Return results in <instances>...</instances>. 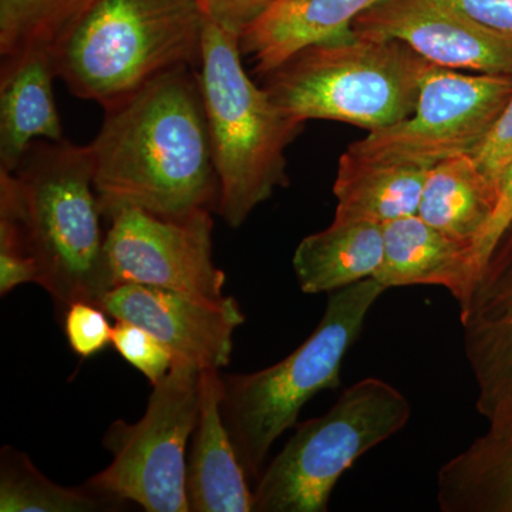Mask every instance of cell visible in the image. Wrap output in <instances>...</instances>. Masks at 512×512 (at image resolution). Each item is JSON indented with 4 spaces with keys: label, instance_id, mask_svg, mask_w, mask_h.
I'll use <instances>...</instances> for the list:
<instances>
[{
    "label": "cell",
    "instance_id": "cell-1",
    "mask_svg": "<svg viewBox=\"0 0 512 512\" xmlns=\"http://www.w3.org/2000/svg\"><path fill=\"white\" fill-rule=\"evenodd\" d=\"M104 110L89 144L103 217L120 207L173 220L218 210L220 181L194 67L168 70Z\"/></svg>",
    "mask_w": 512,
    "mask_h": 512
},
{
    "label": "cell",
    "instance_id": "cell-2",
    "mask_svg": "<svg viewBox=\"0 0 512 512\" xmlns=\"http://www.w3.org/2000/svg\"><path fill=\"white\" fill-rule=\"evenodd\" d=\"M93 177L89 146L67 140H37L15 171L0 170V207L18 220L36 284L63 315L77 302L100 306L114 288Z\"/></svg>",
    "mask_w": 512,
    "mask_h": 512
},
{
    "label": "cell",
    "instance_id": "cell-3",
    "mask_svg": "<svg viewBox=\"0 0 512 512\" xmlns=\"http://www.w3.org/2000/svg\"><path fill=\"white\" fill-rule=\"evenodd\" d=\"M202 26L195 0H93L50 52L70 92L106 109L168 70L197 67Z\"/></svg>",
    "mask_w": 512,
    "mask_h": 512
},
{
    "label": "cell",
    "instance_id": "cell-4",
    "mask_svg": "<svg viewBox=\"0 0 512 512\" xmlns=\"http://www.w3.org/2000/svg\"><path fill=\"white\" fill-rule=\"evenodd\" d=\"M241 57L239 37L204 19L198 82L220 181L217 212L231 228L288 185L285 151L305 126L252 82Z\"/></svg>",
    "mask_w": 512,
    "mask_h": 512
},
{
    "label": "cell",
    "instance_id": "cell-5",
    "mask_svg": "<svg viewBox=\"0 0 512 512\" xmlns=\"http://www.w3.org/2000/svg\"><path fill=\"white\" fill-rule=\"evenodd\" d=\"M386 291L367 278L330 292L319 325L291 355L258 372L224 377L222 414L249 480H259L269 451L303 406L322 390L338 389L343 359Z\"/></svg>",
    "mask_w": 512,
    "mask_h": 512
},
{
    "label": "cell",
    "instance_id": "cell-6",
    "mask_svg": "<svg viewBox=\"0 0 512 512\" xmlns=\"http://www.w3.org/2000/svg\"><path fill=\"white\" fill-rule=\"evenodd\" d=\"M427 64L399 40L352 32L301 50L268 74L265 89L301 123L333 120L375 131L412 116Z\"/></svg>",
    "mask_w": 512,
    "mask_h": 512
},
{
    "label": "cell",
    "instance_id": "cell-7",
    "mask_svg": "<svg viewBox=\"0 0 512 512\" xmlns=\"http://www.w3.org/2000/svg\"><path fill=\"white\" fill-rule=\"evenodd\" d=\"M412 406L386 380L367 377L340 394L323 416L299 424L262 471L256 512H326L339 478L367 451L402 431Z\"/></svg>",
    "mask_w": 512,
    "mask_h": 512
},
{
    "label": "cell",
    "instance_id": "cell-8",
    "mask_svg": "<svg viewBox=\"0 0 512 512\" xmlns=\"http://www.w3.org/2000/svg\"><path fill=\"white\" fill-rule=\"evenodd\" d=\"M200 376L194 363L174 360L168 375L153 386L144 416L137 423L110 424L103 446L113 461L86 484L147 512H191L185 478Z\"/></svg>",
    "mask_w": 512,
    "mask_h": 512
},
{
    "label": "cell",
    "instance_id": "cell-9",
    "mask_svg": "<svg viewBox=\"0 0 512 512\" xmlns=\"http://www.w3.org/2000/svg\"><path fill=\"white\" fill-rule=\"evenodd\" d=\"M511 96V74L461 73L429 62L412 116L369 131L348 150L363 157L429 167L473 154Z\"/></svg>",
    "mask_w": 512,
    "mask_h": 512
},
{
    "label": "cell",
    "instance_id": "cell-10",
    "mask_svg": "<svg viewBox=\"0 0 512 512\" xmlns=\"http://www.w3.org/2000/svg\"><path fill=\"white\" fill-rule=\"evenodd\" d=\"M211 212L178 220L134 207L107 212L103 218L110 222L106 248L114 288L140 284L212 301L224 298L227 276L214 262Z\"/></svg>",
    "mask_w": 512,
    "mask_h": 512
},
{
    "label": "cell",
    "instance_id": "cell-11",
    "mask_svg": "<svg viewBox=\"0 0 512 512\" xmlns=\"http://www.w3.org/2000/svg\"><path fill=\"white\" fill-rule=\"evenodd\" d=\"M458 306L477 412L488 429H503L512 421V221Z\"/></svg>",
    "mask_w": 512,
    "mask_h": 512
},
{
    "label": "cell",
    "instance_id": "cell-12",
    "mask_svg": "<svg viewBox=\"0 0 512 512\" xmlns=\"http://www.w3.org/2000/svg\"><path fill=\"white\" fill-rule=\"evenodd\" d=\"M352 30L399 40L447 69L512 76V39L478 25L446 0H380L353 22Z\"/></svg>",
    "mask_w": 512,
    "mask_h": 512
},
{
    "label": "cell",
    "instance_id": "cell-13",
    "mask_svg": "<svg viewBox=\"0 0 512 512\" xmlns=\"http://www.w3.org/2000/svg\"><path fill=\"white\" fill-rule=\"evenodd\" d=\"M100 308L116 320L148 330L173 353L174 360L200 369L228 366L235 330L245 322L232 296L218 301L140 284L111 289Z\"/></svg>",
    "mask_w": 512,
    "mask_h": 512
},
{
    "label": "cell",
    "instance_id": "cell-14",
    "mask_svg": "<svg viewBox=\"0 0 512 512\" xmlns=\"http://www.w3.org/2000/svg\"><path fill=\"white\" fill-rule=\"evenodd\" d=\"M224 377L202 369L198 419L187 457L188 505L191 512L254 511V491L232 443L222 414Z\"/></svg>",
    "mask_w": 512,
    "mask_h": 512
},
{
    "label": "cell",
    "instance_id": "cell-15",
    "mask_svg": "<svg viewBox=\"0 0 512 512\" xmlns=\"http://www.w3.org/2000/svg\"><path fill=\"white\" fill-rule=\"evenodd\" d=\"M0 170L15 171L35 141H62L52 52L26 50L2 60L0 69Z\"/></svg>",
    "mask_w": 512,
    "mask_h": 512
},
{
    "label": "cell",
    "instance_id": "cell-16",
    "mask_svg": "<svg viewBox=\"0 0 512 512\" xmlns=\"http://www.w3.org/2000/svg\"><path fill=\"white\" fill-rule=\"evenodd\" d=\"M383 238V262L373 278L384 288L443 286L457 303L466 299L477 274L470 245L417 214L387 222Z\"/></svg>",
    "mask_w": 512,
    "mask_h": 512
},
{
    "label": "cell",
    "instance_id": "cell-17",
    "mask_svg": "<svg viewBox=\"0 0 512 512\" xmlns=\"http://www.w3.org/2000/svg\"><path fill=\"white\" fill-rule=\"evenodd\" d=\"M380 0H276L239 40L256 72L271 74L320 43L352 35L353 22Z\"/></svg>",
    "mask_w": 512,
    "mask_h": 512
},
{
    "label": "cell",
    "instance_id": "cell-18",
    "mask_svg": "<svg viewBox=\"0 0 512 512\" xmlns=\"http://www.w3.org/2000/svg\"><path fill=\"white\" fill-rule=\"evenodd\" d=\"M429 170V165L379 160L346 150L333 184V221L386 225L416 215Z\"/></svg>",
    "mask_w": 512,
    "mask_h": 512
},
{
    "label": "cell",
    "instance_id": "cell-19",
    "mask_svg": "<svg viewBox=\"0 0 512 512\" xmlns=\"http://www.w3.org/2000/svg\"><path fill=\"white\" fill-rule=\"evenodd\" d=\"M497 202L498 185L481 171L471 154H461L431 165L417 215L451 238L470 245L474 258Z\"/></svg>",
    "mask_w": 512,
    "mask_h": 512
},
{
    "label": "cell",
    "instance_id": "cell-20",
    "mask_svg": "<svg viewBox=\"0 0 512 512\" xmlns=\"http://www.w3.org/2000/svg\"><path fill=\"white\" fill-rule=\"evenodd\" d=\"M383 225L335 222L303 238L293 271L303 293H330L373 278L383 262Z\"/></svg>",
    "mask_w": 512,
    "mask_h": 512
},
{
    "label": "cell",
    "instance_id": "cell-21",
    "mask_svg": "<svg viewBox=\"0 0 512 512\" xmlns=\"http://www.w3.org/2000/svg\"><path fill=\"white\" fill-rule=\"evenodd\" d=\"M437 503L443 512H512V421L440 468Z\"/></svg>",
    "mask_w": 512,
    "mask_h": 512
},
{
    "label": "cell",
    "instance_id": "cell-22",
    "mask_svg": "<svg viewBox=\"0 0 512 512\" xmlns=\"http://www.w3.org/2000/svg\"><path fill=\"white\" fill-rule=\"evenodd\" d=\"M126 501L90 485L63 487L43 476L28 454L5 446L0 450V511L103 512L119 511Z\"/></svg>",
    "mask_w": 512,
    "mask_h": 512
},
{
    "label": "cell",
    "instance_id": "cell-23",
    "mask_svg": "<svg viewBox=\"0 0 512 512\" xmlns=\"http://www.w3.org/2000/svg\"><path fill=\"white\" fill-rule=\"evenodd\" d=\"M93 0H0V56L52 49Z\"/></svg>",
    "mask_w": 512,
    "mask_h": 512
},
{
    "label": "cell",
    "instance_id": "cell-24",
    "mask_svg": "<svg viewBox=\"0 0 512 512\" xmlns=\"http://www.w3.org/2000/svg\"><path fill=\"white\" fill-rule=\"evenodd\" d=\"M111 345L127 363L156 386L170 372L174 356L148 330L126 320H116Z\"/></svg>",
    "mask_w": 512,
    "mask_h": 512
},
{
    "label": "cell",
    "instance_id": "cell-25",
    "mask_svg": "<svg viewBox=\"0 0 512 512\" xmlns=\"http://www.w3.org/2000/svg\"><path fill=\"white\" fill-rule=\"evenodd\" d=\"M36 284L37 268L15 215L0 207V295L23 284Z\"/></svg>",
    "mask_w": 512,
    "mask_h": 512
},
{
    "label": "cell",
    "instance_id": "cell-26",
    "mask_svg": "<svg viewBox=\"0 0 512 512\" xmlns=\"http://www.w3.org/2000/svg\"><path fill=\"white\" fill-rule=\"evenodd\" d=\"M63 323L70 348L83 359H90L111 345L114 326L107 313L94 303H73L64 312Z\"/></svg>",
    "mask_w": 512,
    "mask_h": 512
},
{
    "label": "cell",
    "instance_id": "cell-27",
    "mask_svg": "<svg viewBox=\"0 0 512 512\" xmlns=\"http://www.w3.org/2000/svg\"><path fill=\"white\" fill-rule=\"evenodd\" d=\"M202 18L239 37L271 8L276 0H195Z\"/></svg>",
    "mask_w": 512,
    "mask_h": 512
},
{
    "label": "cell",
    "instance_id": "cell-28",
    "mask_svg": "<svg viewBox=\"0 0 512 512\" xmlns=\"http://www.w3.org/2000/svg\"><path fill=\"white\" fill-rule=\"evenodd\" d=\"M471 156L481 171L498 185L512 161V96L488 136Z\"/></svg>",
    "mask_w": 512,
    "mask_h": 512
},
{
    "label": "cell",
    "instance_id": "cell-29",
    "mask_svg": "<svg viewBox=\"0 0 512 512\" xmlns=\"http://www.w3.org/2000/svg\"><path fill=\"white\" fill-rule=\"evenodd\" d=\"M478 25L512 39V0H446Z\"/></svg>",
    "mask_w": 512,
    "mask_h": 512
},
{
    "label": "cell",
    "instance_id": "cell-30",
    "mask_svg": "<svg viewBox=\"0 0 512 512\" xmlns=\"http://www.w3.org/2000/svg\"><path fill=\"white\" fill-rule=\"evenodd\" d=\"M512 221V161L505 168L503 177L498 183V202L495 208L493 218L485 229L483 238L478 242L476 251H474V264H476L477 274L485 258L490 254L495 242L503 234L504 229ZM477 276V275H476ZM474 284V282H473Z\"/></svg>",
    "mask_w": 512,
    "mask_h": 512
}]
</instances>
